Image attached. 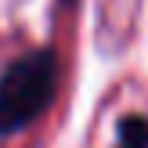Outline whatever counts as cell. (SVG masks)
<instances>
[{
	"label": "cell",
	"instance_id": "cell-2",
	"mask_svg": "<svg viewBox=\"0 0 148 148\" xmlns=\"http://www.w3.org/2000/svg\"><path fill=\"white\" fill-rule=\"evenodd\" d=\"M116 148H148V119L145 116H127L119 123V145Z\"/></svg>",
	"mask_w": 148,
	"mask_h": 148
},
{
	"label": "cell",
	"instance_id": "cell-1",
	"mask_svg": "<svg viewBox=\"0 0 148 148\" xmlns=\"http://www.w3.org/2000/svg\"><path fill=\"white\" fill-rule=\"evenodd\" d=\"M58 65L51 51H33L11 62L0 76V130H18L47 108Z\"/></svg>",
	"mask_w": 148,
	"mask_h": 148
}]
</instances>
